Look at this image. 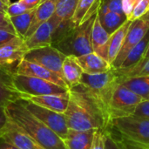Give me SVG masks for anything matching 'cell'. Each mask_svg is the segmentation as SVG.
<instances>
[{"mask_svg":"<svg viewBox=\"0 0 149 149\" xmlns=\"http://www.w3.org/2000/svg\"><path fill=\"white\" fill-rule=\"evenodd\" d=\"M69 93V104L64 113L69 129L86 131L108 127L110 120L106 109L86 87L79 84Z\"/></svg>","mask_w":149,"mask_h":149,"instance_id":"cell-1","label":"cell"},{"mask_svg":"<svg viewBox=\"0 0 149 149\" xmlns=\"http://www.w3.org/2000/svg\"><path fill=\"white\" fill-rule=\"evenodd\" d=\"M19 100L11 102L5 107L9 120L18 126L44 148L67 149L64 140L32 115Z\"/></svg>","mask_w":149,"mask_h":149,"instance_id":"cell-2","label":"cell"},{"mask_svg":"<svg viewBox=\"0 0 149 149\" xmlns=\"http://www.w3.org/2000/svg\"><path fill=\"white\" fill-rule=\"evenodd\" d=\"M107 129L120 136L121 143L149 148V120L127 115L110 120Z\"/></svg>","mask_w":149,"mask_h":149,"instance_id":"cell-3","label":"cell"},{"mask_svg":"<svg viewBox=\"0 0 149 149\" xmlns=\"http://www.w3.org/2000/svg\"><path fill=\"white\" fill-rule=\"evenodd\" d=\"M97 12L86 21L70 29L52 45L65 56L79 57L93 52L91 44V32Z\"/></svg>","mask_w":149,"mask_h":149,"instance_id":"cell-4","label":"cell"},{"mask_svg":"<svg viewBox=\"0 0 149 149\" xmlns=\"http://www.w3.org/2000/svg\"><path fill=\"white\" fill-rule=\"evenodd\" d=\"M117 79L118 76L114 69L112 68L110 71L103 73L88 74L84 72L79 84L88 89V91L101 103L107 113L108 103L113 88L117 84Z\"/></svg>","mask_w":149,"mask_h":149,"instance_id":"cell-5","label":"cell"},{"mask_svg":"<svg viewBox=\"0 0 149 149\" xmlns=\"http://www.w3.org/2000/svg\"><path fill=\"white\" fill-rule=\"evenodd\" d=\"M13 82L17 90L24 95V98L28 96L50 94L65 95L68 94L70 91V89L68 88L60 86L45 79L25 75H20L17 73H14Z\"/></svg>","mask_w":149,"mask_h":149,"instance_id":"cell-6","label":"cell"},{"mask_svg":"<svg viewBox=\"0 0 149 149\" xmlns=\"http://www.w3.org/2000/svg\"><path fill=\"white\" fill-rule=\"evenodd\" d=\"M143 100L138 94L117 82L107 107L109 119L132 115L137 106Z\"/></svg>","mask_w":149,"mask_h":149,"instance_id":"cell-7","label":"cell"},{"mask_svg":"<svg viewBox=\"0 0 149 149\" xmlns=\"http://www.w3.org/2000/svg\"><path fill=\"white\" fill-rule=\"evenodd\" d=\"M19 100L32 115L55 132L60 138L63 140L65 138L69 128L67 127L64 113H59L45 108L26 99H20Z\"/></svg>","mask_w":149,"mask_h":149,"instance_id":"cell-8","label":"cell"},{"mask_svg":"<svg viewBox=\"0 0 149 149\" xmlns=\"http://www.w3.org/2000/svg\"><path fill=\"white\" fill-rule=\"evenodd\" d=\"M65 55L59 52L53 45H47L30 50L24 56V60L38 64L50 71L57 73L63 79L62 65Z\"/></svg>","mask_w":149,"mask_h":149,"instance_id":"cell-9","label":"cell"},{"mask_svg":"<svg viewBox=\"0 0 149 149\" xmlns=\"http://www.w3.org/2000/svg\"><path fill=\"white\" fill-rule=\"evenodd\" d=\"M28 52L29 49L25 45L24 39L17 36L0 46V65L16 72L17 65Z\"/></svg>","mask_w":149,"mask_h":149,"instance_id":"cell-10","label":"cell"},{"mask_svg":"<svg viewBox=\"0 0 149 149\" xmlns=\"http://www.w3.org/2000/svg\"><path fill=\"white\" fill-rule=\"evenodd\" d=\"M149 31V26L141 19H136L132 21L130 27L126 35L123 45L113 61L112 67L113 69H118L122 65L123 61L127 58L129 52L145 37Z\"/></svg>","mask_w":149,"mask_h":149,"instance_id":"cell-11","label":"cell"},{"mask_svg":"<svg viewBox=\"0 0 149 149\" xmlns=\"http://www.w3.org/2000/svg\"><path fill=\"white\" fill-rule=\"evenodd\" d=\"M0 137L19 149H45L9 119L0 131Z\"/></svg>","mask_w":149,"mask_h":149,"instance_id":"cell-12","label":"cell"},{"mask_svg":"<svg viewBox=\"0 0 149 149\" xmlns=\"http://www.w3.org/2000/svg\"><path fill=\"white\" fill-rule=\"evenodd\" d=\"M15 73L45 79V80L52 82L56 85H58L60 86L69 89L65 81L60 76H58L57 73L50 71L49 69H47L38 64L32 63V62H30V61H27L24 59H23L19 63V65H17V67L16 69Z\"/></svg>","mask_w":149,"mask_h":149,"instance_id":"cell-13","label":"cell"},{"mask_svg":"<svg viewBox=\"0 0 149 149\" xmlns=\"http://www.w3.org/2000/svg\"><path fill=\"white\" fill-rule=\"evenodd\" d=\"M14 73L15 72L0 65V107H6L11 102L24 98L15 87Z\"/></svg>","mask_w":149,"mask_h":149,"instance_id":"cell-14","label":"cell"},{"mask_svg":"<svg viewBox=\"0 0 149 149\" xmlns=\"http://www.w3.org/2000/svg\"><path fill=\"white\" fill-rule=\"evenodd\" d=\"M58 24L52 17L42 24L29 38L24 39L25 45L29 51L51 45L52 43V34Z\"/></svg>","mask_w":149,"mask_h":149,"instance_id":"cell-15","label":"cell"},{"mask_svg":"<svg viewBox=\"0 0 149 149\" xmlns=\"http://www.w3.org/2000/svg\"><path fill=\"white\" fill-rule=\"evenodd\" d=\"M110 37L111 35L102 26L97 13L92 28L91 44L93 51L106 60H107V51Z\"/></svg>","mask_w":149,"mask_h":149,"instance_id":"cell-16","label":"cell"},{"mask_svg":"<svg viewBox=\"0 0 149 149\" xmlns=\"http://www.w3.org/2000/svg\"><path fill=\"white\" fill-rule=\"evenodd\" d=\"M69 96H70V93L65 95L50 94V95H39V96H28L24 99L29 100L31 102L35 103L36 105L50 109L52 111L59 113H65L69 104Z\"/></svg>","mask_w":149,"mask_h":149,"instance_id":"cell-17","label":"cell"},{"mask_svg":"<svg viewBox=\"0 0 149 149\" xmlns=\"http://www.w3.org/2000/svg\"><path fill=\"white\" fill-rule=\"evenodd\" d=\"M76 59L79 65L81 66L83 72L88 74L103 73L110 71L113 68L107 60H106L94 52L79 57H76Z\"/></svg>","mask_w":149,"mask_h":149,"instance_id":"cell-18","label":"cell"},{"mask_svg":"<svg viewBox=\"0 0 149 149\" xmlns=\"http://www.w3.org/2000/svg\"><path fill=\"white\" fill-rule=\"evenodd\" d=\"M97 13L102 26L110 35L116 31L127 20L125 14L110 10L107 6L102 4H100Z\"/></svg>","mask_w":149,"mask_h":149,"instance_id":"cell-19","label":"cell"},{"mask_svg":"<svg viewBox=\"0 0 149 149\" xmlns=\"http://www.w3.org/2000/svg\"><path fill=\"white\" fill-rule=\"evenodd\" d=\"M96 130L78 131L69 129L64 142L67 149H90Z\"/></svg>","mask_w":149,"mask_h":149,"instance_id":"cell-20","label":"cell"},{"mask_svg":"<svg viewBox=\"0 0 149 149\" xmlns=\"http://www.w3.org/2000/svg\"><path fill=\"white\" fill-rule=\"evenodd\" d=\"M58 0H46L36 8L31 26L24 38H29L42 24L48 21L53 15Z\"/></svg>","mask_w":149,"mask_h":149,"instance_id":"cell-21","label":"cell"},{"mask_svg":"<svg viewBox=\"0 0 149 149\" xmlns=\"http://www.w3.org/2000/svg\"><path fill=\"white\" fill-rule=\"evenodd\" d=\"M63 79L67 84L69 89L78 86L84 73L81 66L77 62L76 57L66 56L62 65Z\"/></svg>","mask_w":149,"mask_h":149,"instance_id":"cell-22","label":"cell"},{"mask_svg":"<svg viewBox=\"0 0 149 149\" xmlns=\"http://www.w3.org/2000/svg\"><path fill=\"white\" fill-rule=\"evenodd\" d=\"M132 21L127 20L116 31H114L109 39L108 43V51H107V61L112 65L115 58H117L127 33V31L130 27Z\"/></svg>","mask_w":149,"mask_h":149,"instance_id":"cell-23","label":"cell"},{"mask_svg":"<svg viewBox=\"0 0 149 149\" xmlns=\"http://www.w3.org/2000/svg\"><path fill=\"white\" fill-rule=\"evenodd\" d=\"M101 0H79L72 18L75 26H78L94 15L99 9Z\"/></svg>","mask_w":149,"mask_h":149,"instance_id":"cell-24","label":"cell"},{"mask_svg":"<svg viewBox=\"0 0 149 149\" xmlns=\"http://www.w3.org/2000/svg\"><path fill=\"white\" fill-rule=\"evenodd\" d=\"M117 82L129 88L144 100H149V76L118 78Z\"/></svg>","mask_w":149,"mask_h":149,"instance_id":"cell-25","label":"cell"},{"mask_svg":"<svg viewBox=\"0 0 149 149\" xmlns=\"http://www.w3.org/2000/svg\"><path fill=\"white\" fill-rule=\"evenodd\" d=\"M149 44V31L145 35V37L129 52L127 58L123 61L122 65L118 69H127L132 67L140 62L142 58H144L145 53L147 52Z\"/></svg>","mask_w":149,"mask_h":149,"instance_id":"cell-26","label":"cell"},{"mask_svg":"<svg viewBox=\"0 0 149 149\" xmlns=\"http://www.w3.org/2000/svg\"><path fill=\"white\" fill-rule=\"evenodd\" d=\"M79 1V0H58L52 17L59 22L72 20Z\"/></svg>","mask_w":149,"mask_h":149,"instance_id":"cell-27","label":"cell"},{"mask_svg":"<svg viewBox=\"0 0 149 149\" xmlns=\"http://www.w3.org/2000/svg\"><path fill=\"white\" fill-rule=\"evenodd\" d=\"M35 10H36V8L31 9L21 15L10 17V20L17 36L23 38L24 39L26 33L31 26L32 18L35 14Z\"/></svg>","mask_w":149,"mask_h":149,"instance_id":"cell-28","label":"cell"},{"mask_svg":"<svg viewBox=\"0 0 149 149\" xmlns=\"http://www.w3.org/2000/svg\"><path fill=\"white\" fill-rule=\"evenodd\" d=\"M118 78L149 76V58H142L136 65L127 69H114Z\"/></svg>","mask_w":149,"mask_h":149,"instance_id":"cell-29","label":"cell"},{"mask_svg":"<svg viewBox=\"0 0 149 149\" xmlns=\"http://www.w3.org/2000/svg\"><path fill=\"white\" fill-rule=\"evenodd\" d=\"M148 10L149 0H139L128 20L134 21L136 19H140L143 15H145L148 11Z\"/></svg>","mask_w":149,"mask_h":149,"instance_id":"cell-30","label":"cell"},{"mask_svg":"<svg viewBox=\"0 0 149 149\" xmlns=\"http://www.w3.org/2000/svg\"><path fill=\"white\" fill-rule=\"evenodd\" d=\"M28 10H30V9L24 3H22L20 0H18V1L12 3H10L8 5L6 15L9 17H11L21 15V14L28 11Z\"/></svg>","mask_w":149,"mask_h":149,"instance_id":"cell-31","label":"cell"},{"mask_svg":"<svg viewBox=\"0 0 149 149\" xmlns=\"http://www.w3.org/2000/svg\"><path fill=\"white\" fill-rule=\"evenodd\" d=\"M107 129H97L95 131L90 149H105Z\"/></svg>","mask_w":149,"mask_h":149,"instance_id":"cell-32","label":"cell"},{"mask_svg":"<svg viewBox=\"0 0 149 149\" xmlns=\"http://www.w3.org/2000/svg\"><path fill=\"white\" fill-rule=\"evenodd\" d=\"M105 149H126L124 145L107 129Z\"/></svg>","mask_w":149,"mask_h":149,"instance_id":"cell-33","label":"cell"},{"mask_svg":"<svg viewBox=\"0 0 149 149\" xmlns=\"http://www.w3.org/2000/svg\"><path fill=\"white\" fill-rule=\"evenodd\" d=\"M132 115L149 120V100L141 101L137 106Z\"/></svg>","mask_w":149,"mask_h":149,"instance_id":"cell-34","label":"cell"},{"mask_svg":"<svg viewBox=\"0 0 149 149\" xmlns=\"http://www.w3.org/2000/svg\"><path fill=\"white\" fill-rule=\"evenodd\" d=\"M100 4L107 6L110 10L124 14L122 9V0H101Z\"/></svg>","mask_w":149,"mask_h":149,"instance_id":"cell-35","label":"cell"},{"mask_svg":"<svg viewBox=\"0 0 149 149\" xmlns=\"http://www.w3.org/2000/svg\"><path fill=\"white\" fill-rule=\"evenodd\" d=\"M0 29L8 31L11 33L17 35L10 20V17L5 13H3V12H0Z\"/></svg>","mask_w":149,"mask_h":149,"instance_id":"cell-36","label":"cell"},{"mask_svg":"<svg viewBox=\"0 0 149 149\" xmlns=\"http://www.w3.org/2000/svg\"><path fill=\"white\" fill-rule=\"evenodd\" d=\"M138 2H139V0H122L123 12L127 16V20L130 17V16H131V14H132V12H133L134 9L135 8Z\"/></svg>","mask_w":149,"mask_h":149,"instance_id":"cell-37","label":"cell"},{"mask_svg":"<svg viewBox=\"0 0 149 149\" xmlns=\"http://www.w3.org/2000/svg\"><path fill=\"white\" fill-rule=\"evenodd\" d=\"M17 35L11 33L8 31L5 30H1L0 29V46L8 43L9 41L12 40L13 38H15Z\"/></svg>","mask_w":149,"mask_h":149,"instance_id":"cell-38","label":"cell"},{"mask_svg":"<svg viewBox=\"0 0 149 149\" xmlns=\"http://www.w3.org/2000/svg\"><path fill=\"white\" fill-rule=\"evenodd\" d=\"M22 3H24L30 10L37 8L38 5H40L42 3H44L46 0H20Z\"/></svg>","mask_w":149,"mask_h":149,"instance_id":"cell-39","label":"cell"},{"mask_svg":"<svg viewBox=\"0 0 149 149\" xmlns=\"http://www.w3.org/2000/svg\"><path fill=\"white\" fill-rule=\"evenodd\" d=\"M8 121V117L5 113V107H0V131Z\"/></svg>","mask_w":149,"mask_h":149,"instance_id":"cell-40","label":"cell"},{"mask_svg":"<svg viewBox=\"0 0 149 149\" xmlns=\"http://www.w3.org/2000/svg\"><path fill=\"white\" fill-rule=\"evenodd\" d=\"M0 149H19L17 146L0 137Z\"/></svg>","mask_w":149,"mask_h":149,"instance_id":"cell-41","label":"cell"},{"mask_svg":"<svg viewBox=\"0 0 149 149\" xmlns=\"http://www.w3.org/2000/svg\"><path fill=\"white\" fill-rule=\"evenodd\" d=\"M7 8H8V5L3 0H0V12H3V13L6 14Z\"/></svg>","mask_w":149,"mask_h":149,"instance_id":"cell-42","label":"cell"},{"mask_svg":"<svg viewBox=\"0 0 149 149\" xmlns=\"http://www.w3.org/2000/svg\"><path fill=\"white\" fill-rule=\"evenodd\" d=\"M126 149H149L148 148H143V147H137V146H133V145H128V144H124L122 143Z\"/></svg>","mask_w":149,"mask_h":149,"instance_id":"cell-43","label":"cell"},{"mask_svg":"<svg viewBox=\"0 0 149 149\" xmlns=\"http://www.w3.org/2000/svg\"><path fill=\"white\" fill-rule=\"evenodd\" d=\"M140 19H141V20H143L149 26V10H148V11L145 14V15H143Z\"/></svg>","mask_w":149,"mask_h":149,"instance_id":"cell-44","label":"cell"},{"mask_svg":"<svg viewBox=\"0 0 149 149\" xmlns=\"http://www.w3.org/2000/svg\"><path fill=\"white\" fill-rule=\"evenodd\" d=\"M144 58H149V44L148 46V49H147V52H146V53H145Z\"/></svg>","mask_w":149,"mask_h":149,"instance_id":"cell-45","label":"cell"},{"mask_svg":"<svg viewBox=\"0 0 149 149\" xmlns=\"http://www.w3.org/2000/svg\"><path fill=\"white\" fill-rule=\"evenodd\" d=\"M3 1L7 5H9V4L10 3V0H3Z\"/></svg>","mask_w":149,"mask_h":149,"instance_id":"cell-46","label":"cell"}]
</instances>
